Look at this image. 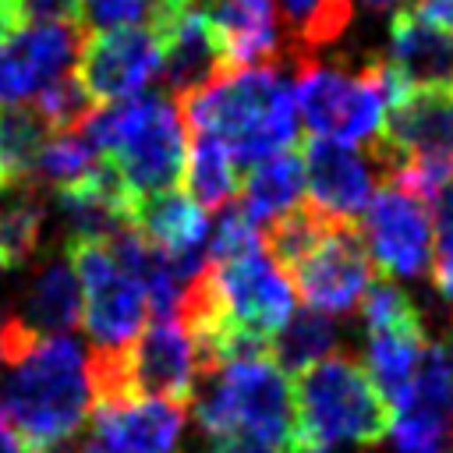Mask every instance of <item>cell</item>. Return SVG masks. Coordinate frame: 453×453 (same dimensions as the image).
Returning <instances> with one entry per match:
<instances>
[{
	"label": "cell",
	"instance_id": "ba28073f",
	"mask_svg": "<svg viewBox=\"0 0 453 453\" xmlns=\"http://www.w3.org/2000/svg\"><path fill=\"white\" fill-rule=\"evenodd\" d=\"M81 287V322L96 354H124L145 329L149 301L142 283L113 258L106 244H67Z\"/></svg>",
	"mask_w": 453,
	"mask_h": 453
},
{
	"label": "cell",
	"instance_id": "277c9868",
	"mask_svg": "<svg viewBox=\"0 0 453 453\" xmlns=\"http://www.w3.org/2000/svg\"><path fill=\"white\" fill-rule=\"evenodd\" d=\"M78 131L117 170L131 202L173 191L184 177L188 127L170 99L134 96L103 103V110H92Z\"/></svg>",
	"mask_w": 453,
	"mask_h": 453
},
{
	"label": "cell",
	"instance_id": "44dd1931",
	"mask_svg": "<svg viewBox=\"0 0 453 453\" xmlns=\"http://www.w3.org/2000/svg\"><path fill=\"white\" fill-rule=\"evenodd\" d=\"M273 7L294 64L315 60V53L336 42L354 18V0H273Z\"/></svg>",
	"mask_w": 453,
	"mask_h": 453
},
{
	"label": "cell",
	"instance_id": "52a82bcc",
	"mask_svg": "<svg viewBox=\"0 0 453 453\" xmlns=\"http://www.w3.org/2000/svg\"><path fill=\"white\" fill-rule=\"evenodd\" d=\"M365 319V372L372 375L375 389L386 396V403L396 411L421 368L428 336L425 322L407 297L403 287L393 280H375L361 301Z\"/></svg>",
	"mask_w": 453,
	"mask_h": 453
},
{
	"label": "cell",
	"instance_id": "836d02e7",
	"mask_svg": "<svg viewBox=\"0 0 453 453\" xmlns=\"http://www.w3.org/2000/svg\"><path fill=\"white\" fill-rule=\"evenodd\" d=\"M365 7H372V11H386V7H393V4H400V0H361Z\"/></svg>",
	"mask_w": 453,
	"mask_h": 453
},
{
	"label": "cell",
	"instance_id": "484cf974",
	"mask_svg": "<svg viewBox=\"0 0 453 453\" xmlns=\"http://www.w3.org/2000/svg\"><path fill=\"white\" fill-rule=\"evenodd\" d=\"M336 326L319 315V311H301L294 315L273 340H269V357L290 375V372H304L315 361L336 354Z\"/></svg>",
	"mask_w": 453,
	"mask_h": 453
},
{
	"label": "cell",
	"instance_id": "7c38bea8",
	"mask_svg": "<svg viewBox=\"0 0 453 453\" xmlns=\"http://www.w3.org/2000/svg\"><path fill=\"white\" fill-rule=\"evenodd\" d=\"M368 152L382 177H389L400 159H439L453 166V85L407 88V96L386 110L382 134Z\"/></svg>",
	"mask_w": 453,
	"mask_h": 453
},
{
	"label": "cell",
	"instance_id": "d6a6232c",
	"mask_svg": "<svg viewBox=\"0 0 453 453\" xmlns=\"http://www.w3.org/2000/svg\"><path fill=\"white\" fill-rule=\"evenodd\" d=\"M0 453H32L18 435H14V428L0 418Z\"/></svg>",
	"mask_w": 453,
	"mask_h": 453
},
{
	"label": "cell",
	"instance_id": "603a6c76",
	"mask_svg": "<svg viewBox=\"0 0 453 453\" xmlns=\"http://www.w3.org/2000/svg\"><path fill=\"white\" fill-rule=\"evenodd\" d=\"M46 237V202L39 184L0 188V273L39 262Z\"/></svg>",
	"mask_w": 453,
	"mask_h": 453
},
{
	"label": "cell",
	"instance_id": "30bf717a",
	"mask_svg": "<svg viewBox=\"0 0 453 453\" xmlns=\"http://www.w3.org/2000/svg\"><path fill=\"white\" fill-rule=\"evenodd\" d=\"M368 258L396 276V280H414L428 269L432 258V216L421 198L403 191L393 180H382V188L372 195V202L361 212L357 226Z\"/></svg>",
	"mask_w": 453,
	"mask_h": 453
},
{
	"label": "cell",
	"instance_id": "ac0fdd59",
	"mask_svg": "<svg viewBox=\"0 0 453 453\" xmlns=\"http://www.w3.org/2000/svg\"><path fill=\"white\" fill-rule=\"evenodd\" d=\"M131 226L163 255L180 262L191 273H202L205 265V241H209V223L205 209L188 198V191H163L152 198L134 202L131 209Z\"/></svg>",
	"mask_w": 453,
	"mask_h": 453
},
{
	"label": "cell",
	"instance_id": "7402d4cb",
	"mask_svg": "<svg viewBox=\"0 0 453 453\" xmlns=\"http://www.w3.org/2000/svg\"><path fill=\"white\" fill-rule=\"evenodd\" d=\"M304 191V159L294 149H283L255 166H248V177L241 184V209L251 216V223H273L294 205H301Z\"/></svg>",
	"mask_w": 453,
	"mask_h": 453
},
{
	"label": "cell",
	"instance_id": "cb8c5ba5",
	"mask_svg": "<svg viewBox=\"0 0 453 453\" xmlns=\"http://www.w3.org/2000/svg\"><path fill=\"white\" fill-rule=\"evenodd\" d=\"M46 120L28 103L0 106V188L35 184L39 152L50 142Z\"/></svg>",
	"mask_w": 453,
	"mask_h": 453
},
{
	"label": "cell",
	"instance_id": "e575fe53",
	"mask_svg": "<svg viewBox=\"0 0 453 453\" xmlns=\"http://www.w3.org/2000/svg\"><path fill=\"white\" fill-rule=\"evenodd\" d=\"M0 329H4V319H0Z\"/></svg>",
	"mask_w": 453,
	"mask_h": 453
},
{
	"label": "cell",
	"instance_id": "5bb4252c",
	"mask_svg": "<svg viewBox=\"0 0 453 453\" xmlns=\"http://www.w3.org/2000/svg\"><path fill=\"white\" fill-rule=\"evenodd\" d=\"M81 25H25L0 39V106L35 99L64 78L81 50Z\"/></svg>",
	"mask_w": 453,
	"mask_h": 453
},
{
	"label": "cell",
	"instance_id": "5b68a950",
	"mask_svg": "<svg viewBox=\"0 0 453 453\" xmlns=\"http://www.w3.org/2000/svg\"><path fill=\"white\" fill-rule=\"evenodd\" d=\"M393 425V407L354 354H329L294 382V449L329 453L336 446L375 449Z\"/></svg>",
	"mask_w": 453,
	"mask_h": 453
},
{
	"label": "cell",
	"instance_id": "9a60e30c",
	"mask_svg": "<svg viewBox=\"0 0 453 453\" xmlns=\"http://www.w3.org/2000/svg\"><path fill=\"white\" fill-rule=\"evenodd\" d=\"M301 159H304L308 205H315L329 219L354 223L375 195V173H379L375 156L354 145L311 138Z\"/></svg>",
	"mask_w": 453,
	"mask_h": 453
},
{
	"label": "cell",
	"instance_id": "4fadbf2b",
	"mask_svg": "<svg viewBox=\"0 0 453 453\" xmlns=\"http://www.w3.org/2000/svg\"><path fill=\"white\" fill-rule=\"evenodd\" d=\"M202 365L195 340L177 315L149 322L138 340L124 350V379L131 396H156L170 403H188L195 396Z\"/></svg>",
	"mask_w": 453,
	"mask_h": 453
},
{
	"label": "cell",
	"instance_id": "3957f363",
	"mask_svg": "<svg viewBox=\"0 0 453 453\" xmlns=\"http://www.w3.org/2000/svg\"><path fill=\"white\" fill-rule=\"evenodd\" d=\"M205 446L294 449V386L269 357H234L205 372L191 396Z\"/></svg>",
	"mask_w": 453,
	"mask_h": 453
},
{
	"label": "cell",
	"instance_id": "e0dca14e",
	"mask_svg": "<svg viewBox=\"0 0 453 453\" xmlns=\"http://www.w3.org/2000/svg\"><path fill=\"white\" fill-rule=\"evenodd\" d=\"M11 322L32 336H67V329L81 322V287L67 251L39 255L32 276L21 287Z\"/></svg>",
	"mask_w": 453,
	"mask_h": 453
},
{
	"label": "cell",
	"instance_id": "1f68e13d",
	"mask_svg": "<svg viewBox=\"0 0 453 453\" xmlns=\"http://www.w3.org/2000/svg\"><path fill=\"white\" fill-rule=\"evenodd\" d=\"M411 11L421 14L425 21H432L435 28H442V32L453 35V0H418Z\"/></svg>",
	"mask_w": 453,
	"mask_h": 453
},
{
	"label": "cell",
	"instance_id": "4dcf8cb0",
	"mask_svg": "<svg viewBox=\"0 0 453 453\" xmlns=\"http://www.w3.org/2000/svg\"><path fill=\"white\" fill-rule=\"evenodd\" d=\"M18 28L25 25H81V0H14Z\"/></svg>",
	"mask_w": 453,
	"mask_h": 453
},
{
	"label": "cell",
	"instance_id": "6da1fadb",
	"mask_svg": "<svg viewBox=\"0 0 453 453\" xmlns=\"http://www.w3.org/2000/svg\"><path fill=\"white\" fill-rule=\"evenodd\" d=\"M0 361V418L32 453H60L92 407L88 354L71 336H32L4 319Z\"/></svg>",
	"mask_w": 453,
	"mask_h": 453
},
{
	"label": "cell",
	"instance_id": "83f0119b",
	"mask_svg": "<svg viewBox=\"0 0 453 453\" xmlns=\"http://www.w3.org/2000/svg\"><path fill=\"white\" fill-rule=\"evenodd\" d=\"M35 113L46 120V127L57 131H78L85 124V117L92 113V96L81 88V81L74 78V71H67L64 78H57L53 85H46L35 99H32Z\"/></svg>",
	"mask_w": 453,
	"mask_h": 453
},
{
	"label": "cell",
	"instance_id": "f546056e",
	"mask_svg": "<svg viewBox=\"0 0 453 453\" xmlns=\"http://www.w3.org/2000/svg\"><path fill=\"white\" fill-rule=\"evenodd\" d=\"M149 18V0H81V25H92L96 32L127 28Z\"/></svg>",
	"mask_w": 453,
	"mask_h": 453
},
{
	"label": "cell",
	"instance_id": "8992f818",
	"mask_svg": "<svg viewBox=\"0 0 453 453\" xmlns=\"http://www.w3.org/2000/svg\"><path fill=\"white\" fill-rule=\"evenodd\" d=\"M294 103L311 138L336 142V145H357V142H379L382 134L386 103L368 67L350 74L343 67L304 60L297 64Z\"/></svg>",
	"mask_w": 453,
	"mask_h": 453
},
{
	"label": "cell",
	"instance_id": "d6986e66",
	"mask_svg": "<svg viewBox=\"0 0 453 453\" xmlns=\"http://www.w3.org/2000/svg\"><path fill=\"white\" fill-rule=\"evenodd\" d=\"M159 42H163L159 74H163V85L177 99L205 88L209 81H216L230 71L226 57H223V46L216 39V28L209 25V18L202 14L198 4L191 11H184L173 25H166L159 32Z\"/></svg>",
	"mask_w": 453,
	"mask_h": 453
},
{
	"label": "cell",
	"instance_id": "2e32d148",
	"mask_svg": "<svg viewBox=\"0 0 453 453\" xmlns=\"http://www.w3.org/2000/svg\"><path fill=\"white\" fill-rule=\"evenodd\" d=\"M198 7L216 28L230 71L273 67V60L287 57V39L273 0H198Z\"/></svg>",
	"mask_w": 453,
	"mask_h": 453
},
{
	"label": "cell",
	"instance_id": "7a4b0ae2",
	"mask_svg": "<svg viewBox=\"0 0 453 453\" xmlns=\"http://www.w3.org/2000/svg\"><path fill=\"white\" fill-rule=\"evenodd\" d=\"M188 131L219 138L237 166H255L297 138V103L290 81L273 67L226 71L205 88L177 99Z\"/></svg>",
	"mask_w": 453,
	"mask_h": 453
},
{
	"label": "cell",
	"instance_id": "d4e9b609",
	"mask_svg": "<svg viewBox=\"0 0 453 453\" xmlns=\"http://www.w3.org/2000/svg\"><path fill=\"white\" fill-rule=\"evenodd\" d=\"M188 156H184V184L188 198L198 202L202 209H223L230 205V195L237 191V163L230 149L205 134V131H188Z\"/></svg>",
	"mask_w": 453,
	"mask_h": 453
},
{
	"label": "cell",
	"instance_id": "8fae6325",
	"mask_svg": "<svg viewBox=\"0 0 453 453\" xmlns=\"http://www.w3.org/2000/svg\"><path fill=\"white\" fill-rule=\"evenodd\" d=\"M163 67V42L145 25L110 28L81 35L78 50V81L99 103H120L142 96V88Z\"/></svg>",
	"mask_w": 453,
	"mask_h": 453
},
{
	"label": "cell",
	"instance_id": "f1b7e54d",
	"mask_svg": "<svg viewBox=\"0 0 453 453\" xmlns=\"http://www.w3.org/2000/svg\"><path fill=\"white\" fill-rule=\"evenodd\" d=\"M432 258H428V269H432V287L453 301V184L446 191H439L432 202Z\"/></svg>",
	"mask_w": 453,
	"mask_h": 453
},
{
	"label": "cell",
	"instance_id": "4316f807",
	"mask_svg": "<svg viewBox=\"0 0 453 453\" xmlns=\"http://www.w3.org/2000/svg\"><path fill=\"white\" fill-rule=\"evenodd\" d=\"M99 152L85 142L81 131H57L50 134V142L39 152V166H35V184L39 188H53L71 191L78 184H85L96 170H99Z\"/></svg>",
	"mask_w": 453,
	"mask_h": 453
},
{
	"label": "cell",
	"instance_id": "9c48e42d",
	"mask_svg": "<svg viewBox=\"0 0 453 453\" xmlns=\"http://www.w3.org/2000/svg\"><path fill=\"white\" fill-rule=\"evenodd\" d=\"M287 280L301 294L308 311H319L326 319L350 315L365 301L368 287L375 283L368 248L357 226L343 219H336L319 237V244L287 273Z\"/></svg>",
	"mask_w": 453,
	"mask_h": 453
},
{
	"label": "cell",
	"instance_id": "ffe728a7",
	"mask_svg": "<svg viewBox=\"0 0 453 453\" xmlns=\"http://www.w3.org/2000/svg\"><path fill=\"white\" fill-rule=\"evenodd\" d=\"M411 88L453 85V35L414 14L411 7L393 14L389 25V60Z\"/></svg>",
	"mask_w": 453,
	"mask_h": 453
}]
</instances>
